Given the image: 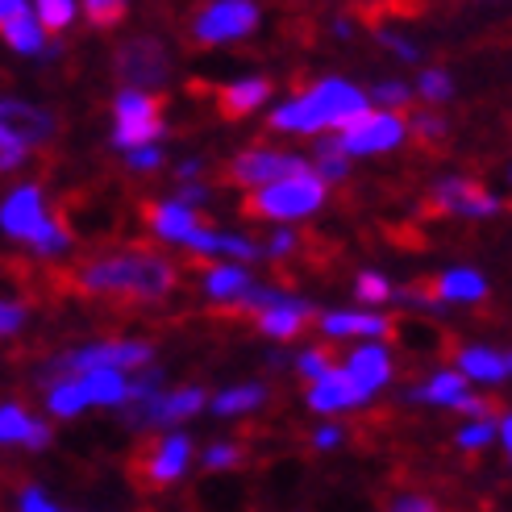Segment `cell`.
Returning a JSON list of instances; mask_svg holds the SVG:
<instances>
[{"label":"cell","mask_w":512,"mask_h":512,"mask_svg":"<svg viewBox=\"0 0 512 512\" xmlns=\"http://www.w3.org/2000/svg\"><path fill=\"white\" fill-rule=\"evenodd\" d=\"M75 292L117 300V304H159L175 292L179 271L155 250H125V254H105L84 267L71 271Z\"/></svg>","instance_id":"6da1fadb"},{"label":"cell","mask_w":512,"mask_h":512,"mask_svg":"<svg viewBox=\"0 0 512 512\" xmlns=\"http://www.w3.org/2000/svg\"><path fill=\"white\" fill-rule=\"evenodd\" d=\"M367 113V96L346 80H321L304 88L296 100L279 105L271 113V130L284 134H325V130H346L350 121Z\"/></svg>","instance_id":"7a4b0ae2"},{"label":"cell","mask_w":512,"mask_h":512,"mask_svg":"<svg viewBox=\"0 0 512 512\" xmlns=\"http://www.w3.org/2000/svg\"><path fill=\"white\" fill-rule=\"evenodd\" d=\"M0 229H5V238L30 246L42 259L63 254L71 246V229L59 217L46 213V196L38 184H21L5 196V204H0Z\"/></svg>","instance_id":"3957f363"},{"label":"cell","mask_w":512,"mask_h":512,"mask_svg":"<svg viewBox=\"0 0 512 512\" xmlns=\"http://www.w3.org/2000/svg\"><path fill=\"white\" fill-rule=\"evenodd\" d=\"M325 204V179L313 171L288 175L279 184H267L259 192H250L242 200V217H263V221H296V217H313Z\"/></svg>","instance_id":"277c9868"},{"label":"cell","mask_w":512,"mask_h":512,"mask_svg":"<svg viewBox=\"0 0 512 512\" xmlns=\"http://www.w3.org/2000/svg\"><path fill=\"white\" fill-rule=\"evenodd\" d=\"M155 358V346L142 338H113V342H92L71 354H59L55 363L46 367V379H67V375H84V371H134L146 367Z\"/></svg>","instance_id":"5b68a950"},{"label":"cell","mask_w":512,"mask_h":512,"mask_svg":"<svg viewBox=\"0 0 512 512\" xmlns=\"http://www.w3.org/2000/svg\"><path fill=\"white\" fill-rule=\"evenodd\" d=\"M113 146H121L125 155L142 146H155L167 134V121H163V100L138 92V88H125L113 100Z\"/></svg>","instance_id":"8992f818"},{"label":"cell","mask_w":512,"mask_h":512,"mask_svg":"<svg viewBox=\"0 0 512 512\" xmlns=\"http://www.w3.org/2000/svg\"><path fill=\"white\" fill-rule=\"evenodd\" d=\"M113 67H117L121 80L130 88H138V92L163 88L171 80V55H167V46L159 38H130V42H121L117 55H113Z\"/></svg>","instance_id":"52a82bcc"},{"label":"cell","mask_w":512,"mask_h":512,"mask_svg":"<svg viewBox=\"0 0 512 512\" xmlns=\"http://www.w3.org/2000/svg\"><path fill=\"white\" fill-rule=\"evenodd\" d=\"M254 25H259V5L254 0H213L192 21V38L200 46H221L254 34Z\"/></svg>","instance_id":"ba28073f"},{"label":"cell","mask_w":512,"mask_h":512,"mask_svg":"<svg viewBox=\"0 0 512 512\" xmlns=\"http://www.w3.org/2000/svg\"><path fill=\"white\" fill-rule=\"evenodd\" d=\"M204 408V392L200 388H179V392H159L150 400H138L125 408V421L134 429H163V425H179L196 417Z\"/></svg>","instance_id":"9c48e42d"},{"label":"cell","mask_w":512,"mask_h":512,"mask_svg":"<svg viewBox=\"0 0 512 512\" xmlns=\"http://www.w3.org/2000/svg\"><path fill=\"white\" fill-rule=\"evenodd\" d=\"M188 458H192V442L184 433H163V438H155L134 458V471L142 483H150V488H167V483H175L184 475Z\"/></svg>","instance_id":"30bf717a"},{"label":"cell","mask_w":512,"mask_h":512,"mask_svg":"<svg viewBox=\"0 0 512 512\" xmlns=\"http://www.w3.org/2000/svg\"><path fill=\"white\" fill-rule=\"evenodd\" d=\"M0 130H5L21 150H34V146H50V138L59 134V121L42 105L5 96L0 100Z\"/></svg>","instance_id":"8fae6325"},{"label":"cell","mask_w":512,"mask_h":512,"mask_svg":"<svg viewBox=\"0 0 512 512\" xmlns=\"http://www.w3.org/2000/svg\"><path fill=\"white\" fill-rule=\"evenodd\" d=\"M313 171V163H304L296 155H279V150H246L229 163V184H242V188H267L279 184L288 175H304Z\"/></svg>","instance_id":"7c38bea8"},{"label":"cell","mask_w":512,"mask_h":512,"mask_svg":"<svg viewBox=\"0 0 512 512\" xmlns=\"http://www.w3.org/2000/svg\"><path fill=\"white\" fill-rule=\"evenodd\" d=\"M342 150L346 155H383L404 142V121L396 113H363L342 130Z\"/></svg>","instance_id":"4fadbf2b"},{"label":"cell","mask_w":512,"mask_h":512,"mask_svg":"<svg viewBox=\"0 0 512 512\" xmlns=\"http://www.w3.org/2000/svg\"><path fill=\"white\" fill-rule=\"evenodd\" d=\"M429 209H446V213H463V217H492V213H500V209H504V204H500L488 188H479L475 179L446 175L442 184L433 188Z\"/></svg>","instance_id":"5bb4252c"},{"label":"cell","mask_w":512,"mask_h":512,"mask_svg":"<svg viewBox=\"0 0 512 512\" xmlns=\"http://www.w3.org/2000/svg\"><path fill=\"white\" fill-rule=\"evenodd\" d=\"M142 217L163 242H179V246H188L192 234L200 229L196 209H188V204H179V200H150V204H142Z\"/></svg>","instance_id":"9a60e30c"},{"label":"cell","mask_w":512,"mask_h":512,"mask_svg":"<svg viewBox=\"0 0 512 512\" xmlns=\"http://www.w3.org/2000/svg\"><path fill=\"white\" fill-rule=\"evenodd\" d=\"M313 321V309L304 300H292V296H279L271 309L254 313V325H259V334L275 338V342H292L304 325Z\"/></svg>","instance_id":"2e32d148"},{"label":"cell","mask_w":512,"mask_h":512,"mask_svg":"<svg viewBox=\"0 0 512 512\" xmlns=\"http://www.w3.org/2000/svg\"><path fill=\"white\" fill-rule=\"evenodd\" d=\"M363 404H367V396L350 383L346 367H334L309 388V408L313 413H342V408H363Z\"/></svg>","instance_id":"e0dca14e"},{"label":"cell","mask_w":512,"mask_h":512,"mask_svg":"<svg viewBox=\"0 0 512 512\" xmlns=\"http://www.w3.org/2000/svg\"><path fill=\"white\" fill-rule=\"evenodd\" d=\"M425 288H429L433 304H471V300L488 296V279H483L479 271L454 267V271H446V275L425 279Z\"/></svg>","instance_id":"ac0fdd59"},{"label":"cell","mask_w":512,"mask_h":512,"mask_svg":"<svg viewBox=\"0 0 512 512\" xmlns=\"http://www.w3.org/2000/svg\"><path fill=\"white\" fill-rule=\"evenodd\" d=\"M458 358V375L483 379V383H500L512 375V350H492V346H454Z\"/></svg>","instance_id":"d6986e66"},{"label":"cell","mask_w":512,"mask_h":512,"mask_svg":"<svg viewBox=\"0 0 512 512\" xmlns=\"http://www.w3.org/2000/svg\"><path fill=\"white\" fill-rule=\"evenodd\" d=\"M346 375H350L354 388L371 400V396L383 388V383L392 379V358H388V350H383V346H363V350L350 354Z\"/></svg>","instance_id":"ffe728a7"},{"label":"cell","mask_w":512,"mask_h":512,"mask_svg":"<svg viewBox=\"0 0 512 512\" xmlns=\"http://www.w3.org/2000/svg\"><path fill=\"white\" fill-rule=\"evenodd\" d=\"M267 100H271V80H263V75H246V80L217 92V109H221V117L238 121V117H250L254 109H263Z\"/></svg>","instance_id":"44dd1931"},{"label":"cell","mask_w":512,"mask_h":512,"mask_svg":"<svg viewBox=\"0 0 512 512\" xmlns=\"http://www.w3.org/2000/svg\"><path fill=\"white\" fill-rule=\"evenodd\" d=\"M0 442L42 450V446H50V425L34 421L21 404H0Z\"/></svg>","instance_id":"7402d4cb"},{"label":"cell","mask_w":512,"mask_h":512,"mask_svg":"<svg viewBox=\"0 0 512 512\" xmlns=\"http://www.w3.org/2000/svg\"><path fill=\"white\" fill-rule=\"evenodd\" d=\"M321 329L329 338H388L392 321L375 313H329L321 317Z\"/></svg>","instance_id":"603a6c76"},{"label":"cell","mask_w":512,"mask_h":512,"mask_svg":"<svg viewBox=\"0 0 512 512\" xmlns=\"http://www.w3.org/2000/svg\"><path fill=\"white\" fill-rule=\"evenodd\" d=\"M250 271L238 267V263H213V267H204V292H209L213 300L221 304H238L246 292H250Z\"/></svg>","instance_id":"cb8c5ba5"},{"label":"cell","mask_w":512,"mask_h":512,"mask_svg":"<svg viewBox=\"0 0 512 512\" xmlns=\"http://www.w3.org/2000/svg\"><path fill=\"white\" fill-rule=\"evenodd\" d=\"M408 400H425V404H442V408H458L467 400V375L458 371H438L421 388H408Z\"/></svg>","instance_id":"d4e9b609"},{"label":"cell","mask_w":512,"mask_h":512,"mask_svg":"<svg viewBox=\"0 0 512 512\" xmlns=\"http://www.w3.org/2000/svg\"><path fill=\"white\" fill-rule=\"evenodd\" d=\"M80 383L88 392V404L121 408L125 400H130V379H125V371H84Z\"/></svg>","instance_id":"484cf974"},{"label":"cell","mask_w":512,"mask_h":512,"mask_svg":"<svg viewBox=\"0 0 512 512\" xmlns=\"http://www.w3.org/2000/svg\"><path fill=\"white\" fill-rule=\"evenodd\" d=\"M0 34H5V42L17 50V55H42L46 50V34H42V25L34 21L30 9H21L9 21H0Z\"/></svg>","instance_id":"4316f807"},{"label":"cell","mask_w":512,"mask_h":512,"mask_svg":"<svg viewBox=\"0 0 512 512\" xmlns=\"http://www.w3.org/2000/svg\"><path fill=\"white\" fill-rule=\"evenodd\" d=\"M46 408H50L55 417H80L84 408H88V392H84L80 375H67V379H55V383H50Z\"/></svg>","instance_id":"83f0119b"},{"label":"cell","mask_w":512,"mask_h":512,"mask_svg":"<svg viewBox=\"0 0 512 512\" xmlns=\"http://www.w3.org/2000/svg\"><path fill=\"white\" fill-rule=\"evenodd\" d=\"M267 404V388L263 383H246V388H229L213 400V413L221 417H242V413H254V408Z\"/></svg>","instance_id":"f1b7e54d"},{"label":"cell","mask_w":512,"mask_h":512,"mask_svg":"<svg viewBox=\"0 0 512 512\" xmlns=\"http://www.w3.org/2000/svg\"><path fill=\"white\" fill-rule=\"evenodd\" d=\"M313 175H317V179H334V184H346V175H350V155L342 150V142H338V138L317 142V163H313Z\"/></svg>","instance_id":"f546056e"},{"label":"cell","mask_w":512,"mask_h":512,"mask_svg":"<svg viewBox=\"0 0 512 512\" xmlns=\"http://www.w3.org/2000/svg\"><path fill=\"white\" fill-rule=\"evenodd\" d=\"M34 21L42 34H63L75 21V0H34Z\"/></svg>","instance_id":"4dcf8cb0"},{"label":"cell","mask_w":512,"mask_h":512,"mask_svg":"<svg viewBox=\"0 0 512 512\" xmlns=\"http://www.w3.org/2000/svg\"><path fill=\"white\" fill-rule=\"evenodd\" d=\"M125 9H130V0H84V13H88V21L96 25V30H113V25H121Z\"/></svg>","instance_id":"1f68e13d"},{"label":"cell","mask_w":512,"mask_h":512,"mask_svg":"<svg viewBox=\"0 0 512 512\" xmlns=\"http://www.w3.org/2000/svg\"><path fill=\"white\" fill-rule=\"evenodd\" d=\"M450 92H454V80H450L442 67H429L421 75V84H417V96L429 100V105H442V100H450Z\"/></svg>","instance_id":"d6a6232c"},{"label":"cell","mask_w":512,"mask_h":512,"mask_svg":"<svg viewBox=\"0 0 512 512\" xmlns=\"http://www.w3.org/2000/svg\"><path fill=\"white\" fill-rule=\"evenodd\" d=\"M296 371L304 375V379H321V375H329V371H334V350H329V346H317V350H304L300 358H296Z\"/></svg>","instance_id":"836d02e7"},{"label":"cell","mask_w":512,"mask_h":512,"mask_svg":"<svg viewBox=\"0 0 512 512\" xmlns=\"http://www.w3.org/2000/svg\"><path fill=\"white\" fill-rule=\"evenodd\" d=\"M354 296L363 300V304H383V300L392 296V284L379 271H363V275L354 279Z\"/></svg>","instance_id":"e575fe53"},{"label":"cell","mask_w":512,"mask_h":512,"mask_svg":"<svg viewBox=\"0 0 512 512\" xmlns=\"http://www.w3.org/2000/svg\"><path fill=\"white\" fill-rule=\"evenodd\" d=\"M238 463H246V450L238 442H217V446L204 450V467H209V471H229Z\"/></svg>","instance_id":"d590c367"},{"label":"cell","mask_w":512,"mask_h":512,"mask_svg":"<svg viewBox=\"0 0 512 512\" xmlns=\"http://www.w3.org/2000/svg\"><path fill=\"white\" fill-rule=\"evenodd\" d=\"M413 138H417L425 150H433L438 142H446V121L433 117V113H417V117H413Z\"/></svg>","instance_id":"8d00e7d4"},{"label":"cell","mask_w":512,"mask_h":512,"mask_svg":"<svg viewBox=\"0 0 512 512\" xmlns=\"http://www.w3.org/2000/svg\"><path fill=\"white\" fill-rule=\"evenodd\" d=\"M375 42H383L392 50L396 59H404V63H417L421 59V46L417 42H408V38H400V34H392V30H383V25H375Z\"/></svg>","instance_id":"74e56055"},{"label":"cell","mask_w":512,"mask_h":512,"mask_svg":"<svg viewBox=\"0 0 512 512\" xmlns=\"http://www.w3.org/2000/svg\"><path fill=\"white\" fill-rule=\"evenodd\" d=\"M25 317H30V309L21 300H0V338H13L25 325Z\"/></svg>","instance_id":"f35d334b"},{"label":"cell","mask_w":512,"mask_h":512,"mask_svg":"<svg viewBox=\"0 0 512 512\" xmlns=\"http://www.w3.org/2000/svg\"><path fill=\"white\" fill-rule=\"evenodd\" d=\"M496 438V421H475V425H467L463 433H458V446L463 450H483Z\"/></svg>","instance_id":"ab89813d"},{"label":"cell","mask_w":512,"mask_h":512,"mask_svg":"<svg viewBox=\"0 0 512 512\" xmlns=\"http://www.w3.org/2000/svg\"><path fill=\"white\" fill-rule=\"evenodd\" d=\"M375 100L383 109H400V105H408L413 100V88H404V84H396V80H383V84H375Z\"/></svg>","instance_id":"60d3db41"},{"label":"cell","mask_w":512,"mask_h":512,"mask_svg":"<svg viewBox=\"0 0 512 512\" xmlns=\"http://www.w3.org/2000/svg\"><path fill=\"white\" fill-rule=\"evenodd\" d=\"M25 155H30V150H21L5 130H0V175H5V171H17V167L25 163Z\"/></svg>","instance_id":"b9f144b4"},{"label":"cell","mask_w":512,"mask_h":512,"mask_svg":"<svg viewBox=\"0 0 512 512\" xmlns=\"http://www.w3.org/2000/svg\"><path fill=\"white\" fill-rule=\"evenodd\" d=\"M159 167H163V150L159 146L130 150V171H159Z\"/></svg>","instance_id":"7bdbcfd3"},{"label":"cell","mask_w":512,"mask_h":512,"mask_svg":"<svg viewBox=\"0 0 512 512\" xmlns=\"http://www.w3.org/2000/svg\"><path fill=\"white\" fill-rule=\"evenodd\" d=\"M175 200H179V204H188V209H196V204H209V200H213V192L192 179V184H179V196H175Z\"/></svg>","instance_id":"ee69618b"},{"label":"cell","mask_w":512,"mask_h":512,"mask_svg":"<svg viewBox=\"0 0 512 512\" xmlns=\"http://www.w3.org/2000/svg\"><path fill=\"white\" fill-rule=\"evenodd\" d=\"M21 512H59V508L50 504V496L42 488H25L21 492Z\"/></svg>","instance_id":"f6af8a7d"},{"label":"cell","mask_w":512,"mask_h":512,"mask_svg":"<svg viewBox=\"0 0 512 512\" xmlns=\"http://www.w3.org/2000/svg\"><path fill=\"white\" fill-rule=\"evenodd\" d=\"M388 512H442V508L433 504L429 496H400V500H392Z\"/></svg>","instance_id":"bcb514c9"},{"label":"cell","mask_w":512,"mask_h":512,"mask_svg":"<svg viewBox=\"0 0 512 512\" xmlns=\"http://www.w3.org/2000/svg\"><path fill=\"white\" fill-rule=\"evenodd\" d=\"M296 250H300V238L288 234V229H279V234L271 238V259H288V254H296Z\"/></svg>","instance_id":"7dc6e473"},{"label":"cell","mask_w":512,"mask_h":512,"mask_svg":"<svg viewBox=\"0 0 512 512\" xmlns=\"http://www.w3.org/2000/svg\"><path fill=\"white\" fill-rule=\"evenodd\" d=\"M342 438H346V433H342V429H334V425H325V429H317V438H313V442H317L321 450H334V446H342Z\"/></svg>","instance_id":"c3c4849f"},{"label":"cell","mask_w":512,"mask_h":512,"mask_svg":"<svg viewBox=\"0 0 512 512\" xmlns=\"http://www.w3.org/2000/svg\"><path fill=\"white\" fill-rule=\"evenodd\" d=\"M25 9V0H0V21H9L13 13H21Z\"/></svg>","instance_id":"681fc988"},{"label":"cell","mask_w":512,"mask_h":512,"mask_svg":"<svg viewBox=\"0 0 512 512\" xmlns=\"http://www.w3.org/2000/svg\"><path fill=\"white\" fill-rule=\"evenodd\" d=\"M500 433H504V450H508V458H512V413L504 417V425H500Z\"/></svg>","instance_id":"f907efd6"},{"label":"cell","mask_w":512,"mask_h":512,"mask_svg":"<svg viewBox=\"0 0 512 512\" xmlns=\"http://www.w3.org/2000/svg\"><path fill=\"white\" fill-rule=\"evenodd\" d=\"M334 34H338V38H350V34H354V21H350V17H342V21L334 25Z\"/></svg>","instance_id":"816d5d0a"}]
</instances>
